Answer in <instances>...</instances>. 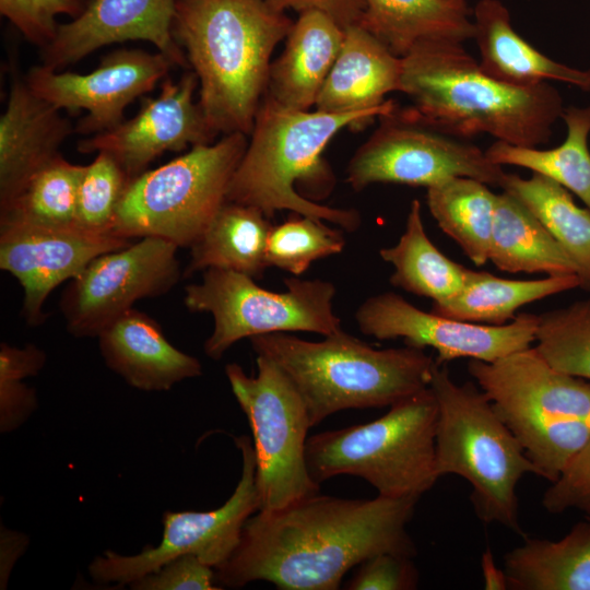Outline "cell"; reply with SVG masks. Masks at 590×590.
<instances>
[{"label": "cell", "instance_id": "6da1fadb", "mask_svg": "<svg viewBox=\"0 0 590 590\" xmlns=\"http://www.w3.org/2000/svg\"><path fill=\"white\" fill-rule=\"evenodd\" d=\"M418 499L315 494L278 511H258L215 579L229 588L264 580L283 590H337L351 568L374 555H416L406 526Z\"/></svg>", "mask_w": 590, "mask_h": 590}, {"label": "cell", "instance_id": "7a4b0ae2", "mask_svg": "<svg viewBox=\"0 0 590 590\" xmlns=\"http://www.w3.org/2000/svg\"><path fill=\"white\" fill-rule=\"evenodd\" d=\"M400 92L411 105L394 114L456 138L487 133L512 145L550 141L564 110L547 82L520 87L488 75L462 43L426 40L402 57Z\"/></svg>", "mask_w": 590, "mask_h": 590}, {"label": "cell", "instance_id": "3957f363", "mask_svg": "<svg viewBox=\"0 0 590 590\" xmlns=\"http://www.w3.org/2000/svg\"><path fill=\"white\" fill-rule=\"evenodd\" d=\"M293 21L266 0H176L173 35L199 81L211 131L249 135L276 45Z\"/></svg>", "mask_w": 590, "mask_h": 590}, {"label": "cell", "instance_id": "277c9868", "mask_svg": "<svg viewBox=\"0 0 590 590\" xmlns=\"http://www.w3.org/2000/svg\"><path fill=\"white\" fill-rule=\"evenodd\" d=\"M396 107L390 99L374 109L332 114L287 108L264 94L227 201L255 206L270 219L290 210L354 232L361 225L356 210L315 201L328 196L334 185L322 152L343 128L365 126Z\"/></svg>", "mask_w": 590, "mask_h": 590}, {"label": "cell", "instance_id": "5b68a950", "mask_svg": "<svg viewBox=\"0 0 590 590\" xmlns=\"http://www.w3.org/2000/svg\"><path fill=\"white\" fill-rule=\"evenodd\" d=\"M250 343L291 379L311 426L343 410L390 406L428 388L436 364L421 349L377 350L342 329L319 342L278 332Z\"/></svg>", "mask_w": 590, "mask_h": 590}, {"label": "cell", "instance_id": "8992f818", "mask_svg": "<svg viewBox=\"0 0 590 590\" xmlns=\"http://www.w3.org/2000/svg\"><path fill=\"white\" fill-rule=\"evenodd\" d=\"M468 370L539 476L555 482L590 438V382L554 368L534 346L491 363L470 359Z\"/></svg>", "mask_w": 590, "mask_h": 590}, {"label": "cell", "instance_id": "52a82bcc", "mask_svg": "<svg viewBox=\"0 0 590 590\" xmlns=\"http://www.w3.org/2000/svg\"><path fill=\"white\" fill-rule=\"evenodd\" d=\"M429 388L438 406V476L463 477L472 487L470 498L483 522H497L522 534L517 485L528 473L539 475L536 467L480 387L457 384L445 364L436 362Z\"/></svg>", "mask_w": 590, "mask_h": 590}, {"label": "cell", "instance_id": "ba28073f", "mask_svg": "<svg viewBox=\"0 0 590 590\" xmlns=\"http://www.w3.org/2000/svg\"><path fill=\"white\" fill-rule=\"evenodd\" d=\"M437 415V401L428 387L390 405L369 423L312 435L306 442L310 476L320 484L337 475H354L378 495L420 498L439 479Z\"/></svg>", "mask_w": 590, "mask_h": 590}, {"label": "cell", "instance_id": "9c48e42d", "mask_svg": "<svg viewBox=\"0 0 590 590\" xmlns=\"http://www.w3.org/2000/svg\"><path fill=\"white\" fill-rule=\"evenodd\" d=\"M248 135L224 134L199 144L168 163L141 173L129 182L111 233L130 239L156 237L191 247L227 202L234 173Z\"/></svg>", "mask_w": 590, "mask_h": 590}, {"label": "cell", "instance_id": "30bf717a", "mask_svg": "<svg viewBox=\"0 0 590 590\" xmlns=\"http://www.w3.org/2000/svg\"><path fill=\"white\" fill-rule=\"evenodd\" d=\"M257 375L236 363L225 375L251 433L259 510L273 512L318 494L306 461L309 414L299 392L271 358L256 354Z\"/></svg>", "mask_w": 590, "mask_h": 590}, {"label": "cell", "instance_id": "8fae6325", "mask_svg": "<svg viewBox=\"0 0 590 590\" xmlns=\"http://www.w3.org/2000/svg\"><path fill=\"white\" fill-rule=\"evenodd\" d=\"M284 284L286 292H271L244 273L214 268L203 271L200 282L185 287L184 304L191 311L213 317L204 353L217 361L241 339L292 331L327 337L342 329L333 311L335 287L331 282L288 278Z\"/></svg>", "mask_w": 590, "mask_h": 590}, {"label": "cell", "instance_id": "7c38bea8", "mask_svg": "<svg viewBox=\"0 0 590 590\" xmlns=\"http://www.w3.org/2000/svg\"><path fill=\"white\" fill-rule=\"evenodd\" d=\"M235 444L241 452V475L224 505L210 511H165L158 545L135 555L106 551L88 565L91 577L99 583L130 585L182 555H194L214 569L224 565L239 544L244 524L259 510L252 442L239 436Z\"/></svg>", "mask_w": 590, "mask_h": 590}, {"label": "cell", "instance_id": "4fadbf2b", "mask_svg": "<svg viewBox=\"0 0 590 590\" xmlns=\"http://www.w3.org/2000/svg\"><path fill=\"white\" fill-rule=\"evenodd\" d=\"M379 119L378 128L347 165L346 181L354 190L377 182L428 189L455 177L500 186L505 175L502 165L493 163L479 146L405 121L394 110Z\"/></svg>", "mask_w": 590, "mask_h": 590}, {"label": "cell", "instance_id": "5bb4252c", "mask_svg": "<svg viewBox=\"0 0 590 590\" xmlns=\"http://www.w3.org/2000/svg\"><path fill=\"white\" fill-rule=\"evenodd\" d=\"M178 247L156 237L96 257L64 290L60 309L76 338H97L143 298L168 293L182 278Z\"/></svg>", "mask_w": 590, "mask_h": 590}, {"label": "cell", "instance_id": "9a60e30c", "mask_svg": "<svg viewBox=\"0 0 590 590\" xmlns=\"http://www.w3.org/2000/svg\"><path fill=\"white\" fill-rule=\"evenodd\" d=\"M355 319L366 335L378 340L401 338L408 346L434 349L438 364L457 358L491 363L529 349L535 342L539 323L538 315L528 312L503 326L462 321L424 311L393 292L367 298Z\"/></svg>", "mask_w": 590, "mask_h": 590}, {"label": "cell", "instance_id": "2e32d148", "mask_svg": "<svg viewBox=\"0 0 590 590\" xmlns=\"http://www.w3.org/2000/svg\"><path fill=\"white\" fill-rule=\"evenodd\" d=\"M174 62L162 52L117 49L88 73L33 66L25 75L30 88L58 109L85 110L74 132L94 135L121 123L125 109L163 81Z\"/></svg>", "mask_w": 590, "mask_h": 590}, {"label": "cell", "instance_id": "e0dca14e", "mask_svg": "<svg viewBox=\"0 0 590 590\" xmlns=\"http://www.w3.org/2000/svg\"><path fill=\"white\" fill-rule=\"evenodd\" d=\"M132 241L111 233L76 225L47 227L0 222V268L23 290L22 316L30 326L45 320L44 304L51 292L76 278L96 257Z\"/></svg>", "mask_w": 590, "mask_h": 590}, {"label": "cell", "instance_id": "ac0fdd59", "mask_svg": "<svg viewBox=\"0 0 590 590\" xmlns=\"http://www.w3.org/2000/svg\"><path fill=\"white\" fill-rule=\"evenodd\" d=\"M198 86L192 70L177 81L166 76L160 93L142 98L141 107L132 118L80 140L79 152H106L134 178L165 152H181L212 143L216 135L209 128L199 102L194 101Z\"/></svg>", "mask_w": 590, "mask_h": 590}, {"label": "cell", "instance_id": "d6986e66", "mask_svg": "<svg viewBox=\"0 0 590 590\" xmlns=\"http://www.w3.org/2000/svg\"><path fill=\"white\" fill-rule=\"evenodd\" d=\"M176 0H87L80 15L59 24L56 37L39 49L40 64L61 71L107 45L144 40L187 67L185 51L173 35Z\"/></svg>", "mask_w": 590, "mask_h": 590}, {"label": "cell", "instance_id": "ffe728a7", "mask_svg": "<svg viewBox=\"0 0 590 590\" xmlns=\"http://www.w3.org/2000/svg\"><path fill=\"white\" fill-rule=\"evenodd\" d=\"M72 132L70 120L35 94L12 62L9 98L0 117V205L60 154V145Z\"/></svg>", "mask_w": 590, "mask_h": 590}, {"label": "cell", "instance_id": "44dd1931", "mask_svg": "<svg viewBox=\"0 0 590 590\" xmlns=\"http://www.w3.org/2000/svg\"><path fill=\"white\" fill-rule=\"evenodd\" d=\"M97 339L107 367L135 389L167 391L202 374L198 358L174 346L158 322L135 308L111 322Z\"/></svg>", "mask_w": 590, "mask_h": 590}, {"label": "cell", "instance_id": "7402d4cb", "mask_svg": "<svg viewBox=\"0 0 590 590\" xmlns=\"http://www.w3.org/2000/svg\"><path fill=\"white\" fill-rule=\"evenodd\" d=\"M402 58L359 24L344 28L340 52L318 94L317 110L332 114L381 107L400 92Z\"/></svg>", "mask_w": 590, "mask_h": 590}, {"label": "cell", "instance_id": "603a6c76", "mask_svg": "<svg viewBox=\"0 0 590 590\" xmlns=\"http://www.w3.org/2000/svg\"><path fill=\"white\" fill-rule=\"evenodd\" d=\"M344 28L319 10L299 12L284 50L271 63L266 94L284 107L309 110L340 52Z\"/></svg>", "mask_w": 590, "mask_h": 590}, {"label": "cell", "instance_id": "cb8c5ba5", "mask_svg": "<svg viewBox=\"0 0 590 590\" xmlns=\"http://www.w3.org/2000/svg\"><path fill=\"white\" fill-rule=\"evenodd\" d=\"M473 22L480 66L488 75L520 87L554 80L590 93V69L557 62L530 45L515 31L507 8L499 0H480L473 10Z\"/></svg>", "mask_w": 590, "mask_h": 590}, {"label": "cell", "instance_id": "d4e9b609", "mask_svg": "<svg viewBox=\"0 0 590 590\" xmlns=\"http://www.w3.org/2000/svg\"><path fill=\"white\" fill-rule=\"evenodd\" d=\"M358 24L398 57L426 40L474 38L467 0H363Z\"/></svg>", "mask_w": 590, "mask_h": 590}, {"label": "cell", "instance_id": "484cf974", "mask_svg": "<svg viewBox=\"0 0 590 590\" xmlns=\"http://www.w3.org/2000/svg\"><path fill=\"white\" fill-rule=\"evenodd\" d=\"M272 227L259 209L227 201L190 247L182 278L214 268L261 279L269 267L267 244Z\"/></svg>", "mask_w": 590, "mask_h": 590}, {"label": "cell", "instance_id": "4316f807", "mask_svg": "<svg viewBox=\"0 0 590 590\" xmlns=\"http://www.w3.org/2000/svg\"><path fill=\"white\" fill-rule=\"evenodd\" d=\"M504 573L509 589L590 590V518L556 541L527 538L504 556Z\"/></svg>", "mask_w": 590, "mask_h": 590}, {"label": "cell", "instance_id": "83f0119b", "mask_svg": "<svg viewBox=\"0 0 590 590\" xmlns=\"http://www.w3.org/2000/svg\"><path fill=\"white\" fill-rule=\"evenodd\" d=\"M488 260L509 273L577 274L545 226L509 193H497Z\"/></svg>", "mask_w": 590, "mask_h": 590}, {"label": "cell", "instance_id": "f1b7e54d", "mask_svg": "<svg viewBox=\"0 0 590 590\" xmlns=\"http://www.w3.org/2000/svg\"><path fill=\"white\" fill-rule=\"evenodd\" d=\"M577 287V274L509 280L469 269L462 290L444 303L433 304L432 311L462 321L503 326L516 317L520 307Z\"/></svg>", "mask_w": 590, "mask_h": 590}, {"label": "cell", "instance_id": "f546056e", "mask_svg": "<svg viewBox=\"0 0 590 590\" xmlns=\"http://www.w3.org/2000/svg\"><path fill=\"white\" fill-rule=\"evenodd\" d=\"M394 268L390 283L433 304L456 296L464 286L469 268L445 256L427 236L418 200L410 204L405 229L394 246L379 250Z\"/></svg>", "mask_w": 590, "mask_h": 590}, {"label": "cell", "instance_id": "4dcf8cb0", "mask_svg": "<svg viewBox=\"0 0 590 590\" xmlns=\"http://www.w3.org/2000/svg\"><path fill=\"white\" fill-rule=\"evenodd\" d=\"M499 187L539 219L576 264L580 288L590 292V210L578 206L566 188L536 173L530 178L505 173Z\"/></svg>", "mask_w": 590, "mask_h": 590}, {"label": "cell", "instance_id": "1f68e13d", "mask_svg": "<svg viewBox=\"0 0 590 590\" xmlns=\"http://www.w3.org/2000/svg\"><path fill=\"white\" fill-rule=\"evenodd\" d=\"M566 138L550 150L512 145L496 141L486 156L498 165H512L532 170L575 193L590 210V106L564 108Z\"/></svg>", "mask_w": 590, "mask_h": 590}, {"label": "cell", "instance_id": "d6a6232c", "mask_svg": "<svg viewBox=\"0 0 590 590\" xmlns=\"http://www.w3.org/2000/svg\"><path fill=\"white\" fill-rule=\"evenodd\" d=\"M496 197L486 184L468 177L427 189L426 202L438 226L477 267L488 261Z\"/></svg>", "mask_w": 590, "mask_h": 590}, {"label": "cell", "instance_id": "836d02e7", "mask_svg": "<svg viewBox=\"0 0 590 590\" xmlns=\"http://www.w3.org/2000/svg\"><path fill=\"white\" fill-rule=\"evenodd\" d=\"M84 165L56 155L5 204L0 205V222L47 227L76 225V200Z\"/></svg>", "mask_w": 590, "mask_h": 590}, {"label": "cell", "instance_id": "e575fe53", "mask_svg": "<svg viewBox=\"0 0 590 590\" xmlns=\"http://www.w3.org/2000/svg\"><path fill=\"white\" fill-rule=\"evenodd\" d=\"M534 346L554 368L590 380V299L538 315Z\"/></svg>", "mask_w": 590, "mask_h": 590}, {"label": "cell", "instance_id": "d590c367", "mask_svg": "<svg viewBox=\"0 0 590 590\" xmlns=\"http://www.w3.org/2000/svg\"><path fill=\"white\" fill-rule=\"evenodd\" d=\"M344 246L341 229L328 226L326 221L291 212L270 232L267 262L269 267L299 275L314 261L340 253Z\"/></svg>", "mask_w": 590, "mask_h": 590}, {"label": "cell", "instance_id": "8d00e7d4", "mask_svg": "<svg viewBox=\"0 0 590 590\" xmlns=\"http://www.w3.org/2000/svg\"><path fill=\"white\" fill-rule=\"evenodd\" d=\"M131 177L106 152H97L84 165L76 200V226L96 233H111V226ZM113 234V233H111Z\"/></svg>", "mask_w": 590, "mask_h": 590}, {"label": "cell", "instance_id": "74e56055", "mask_svg": "<svg viewBox=\"0 0 590 590\" xmlns=\"http://www.w3.org/2000/svg\"><path fill=\"white\" fill-rule=\"evenodd\" d=\"M46 353L28 343L17 347L0 344V430L10 433L24 424L37 408L34 389L25 379L36 376L46 364Z\"/></svg>", "mask_w": 590, "mask_h": 590}, {"label": "cell", "instance_id": "f35d334b", "mask_svg": "<svg viewBox=\"0 0 590 590\" xmlns=\"http://www.w3.org/2000/svg\"><path fill=\"white\" fill-rule=\"evenodd\" d=\"M86 3L87 0H0V13L27 42L43 49L56 37V16L67 14L74 19Z\"/></svg>", "mask_w": 590, "mask_h": 590}, {"label": "cell", "instance_id": "ab89813d", "mask_svg": "<svg viewBox=\"0 0 590 590\" xmlns=\"http://www.w3.org/2000/svg\"><path fill=\"white\" fill-rule=\"evenodd\" d=\"M551 514L576 509L590 518V438L542 498Z\"/></svg>", "mask_w": 590, "mask_h": 590}, {"label": "cell", "instance_id": "60d3db41", "mask_svg": "<svg viewBox=\"0 0 590 590\" xmlns=\"http://www.w3.org/2000/svg\"><path fill=\"white\" fill-rule=\"evenodd\" d=\"M418 583V573L412 557L393 553L374 555L361 564L346 583L349 590H412Z\"/></svg>", "mask_w": 590, "mask_h": 590}, {"label": "cell", "instance_id": "b9f144b4", "mask_svg": "<svg viewBox=\"0 0 590 590\" xmlns=\"http://www.w3.org/2000/svg\"><path fill=\"white\" fill-rule=\"evenodd\" d=\"M214 568L194 555L176 557L160 569L134 580V590H219Z\"/></svg>", "mask_w": 590, "mask_h": 590}, {"label": "cell", "instance_id": "7bdbcfd3", "mask_svg": "<svg viewBox=\"0 0 590 590\" xmlns=\"http://www.w3.org/2000/svg\"><path fill=\"white\" fill-rule=\"evenodd\" d=\"M279 12L293 9L298 12L319 10L334 19L343 28L358 24L364 11L363 0H266Z\"/></svg>", "mask_w": 590, "mask_h": 590}, {"label": "cell", "instance_id": "ee69618b", "mask_svg": "<svg viewBox=\"0 0 590 590\" xmlns=\"http://www.w3.org/2000/svg\"><path fill=\"white\" fill-rule=\"evenodd\" d=\"M28 539L25 534L13 532L1 526L0 586L7 588L15 562L26 550Z\"/></svg>", "mask_w": 590, "mask_h": 590}, {"label": "cell", "instance_id": "f6af8a7d", "mask_svg": "<svg viewBox=\"0 0 590 590\" xmlns=\"http://www.w3.org/2000/svg\"><path fill=\"white\" fill-rule=\"evenodd\" d=\"M482 570L485 589L504 590L508 588L504 569L500 570L496 567L489 548H487L482 556Z\"/></svg>", "mask_w": 590, "mask_h": 590}]
</instances>
